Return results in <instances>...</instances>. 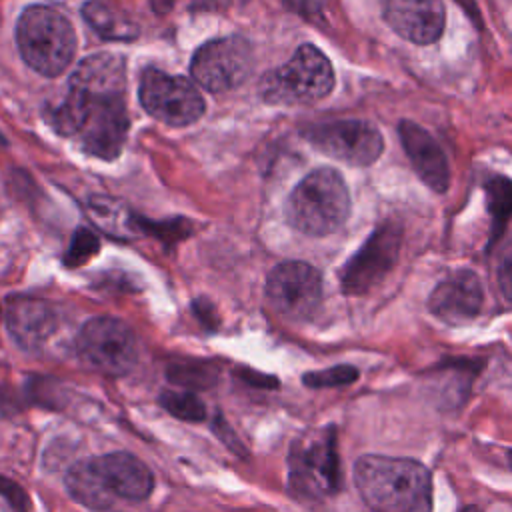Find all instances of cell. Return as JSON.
<instances>
[{"label": "cell", "mask_w": 512, "mask_h": 512, "mask_svg": "<svg viewBox=\"0 0 512 512\" xmlns=\"http://www.w3.org/2000/svg\"><path fill=\"white\" fill-rule=\"evenodd\" d=\"M54 128L74 138L86 152L112 160L128 134L126 70L114 54L82 60L70 76V88L52 112Z\"/></svg>", "instance_id": "1"}, {"label": "cell", "mask_w": 512, "mask_h": 512, "mask_svg": "<svg viewBox=\"0 0 512 512\" xmlns=\"http://www.w3.org/2000/svg\"><path fill=\"white\" fill-rule=\"evenodd\" d=\"M354 482L372 512H430L432 476L410 458L368 454L354 466Z\"/></svg>", "instance_id": "2"}, {"label": "cell", "mask_w": 512, "mask_h": 512, "mask_svg": "<svg viewBox=\"0 0 512 512\" xmlns=\"http://www.w3.org/2000/svg\"><path fill=\"white\" fill-rule=\"evenodd\" d=\"M154 480L148 466L128 452L84 458L66 474V490L86 508L104 510L114 498L144 500Z\"/></svg>", "instance_id": "3"}, {"label": "cell", "mask_w": 512, "mask_h": 512, "mask_svg": "<svg viewBox=\"0 0 512 512\" xmlns=\"http://www.w3.org/2000/svg\"><path fill=\"white\" fill-rule=\"evenodd\" d=\"M348 212L350 194L334 168H318L304 176L286 202L288 222L308 236L336 232L346 222Z\"/></svg>", "instance_id": "4"}, {"label": "cell", "mask_w": 512, "mask_h": 512, "mask_svg": "<svg viewBox=\"0 0 512 512\" xmlns=\"http://www.w3.org/2000/svg\"><path fill=\"white\" fill-rule=\"evenodd\" d=\"M16 44L32 70L44 76H58L72 62L76 36L68 18L58 10L30 6L18 20Z\"/></svg>", "instance_id": "5"}, {"label": "cell", "mask_w": 512, "mask_h": 512, "mask_svg": "<svg viewBox=\"0 0 512 512\" xmlns=\"http://www.w3.org/2000/svg\"><path fill=\"white\" fill-rule=\"evenodd\" d=\"M334 88L330 60L312 44H302L280 68L260 82V94L272 104H310L322 100Z\"/></svg>", "instance_id": "6"}, {"label": "cell", "mask_w": 512, "mask_h": 512, "mask_svg": "<svg viewBox=\"0 0 512 512\" xmlns=\"http://www.w3.org/2000/svg\"><path fill=\"white\" fill-rule=\"evenodd\" d=\"M340 462L332 428L298 440L290 452V484L306 498H324L340 488Z\"/></svg>", "instance_id": "7"}, {"label": "cell", "mask_w": 512, "mask_h": 512, "mask_svg": "<svg viewBox=\"0 0 512 512\" xmlns=\"http://www.w3.org/2000/svg\"><path fill=\"white\" fill-rule=\"evenodd\" d=\"M140 102L144 110L168 126H188L204 114V100L184 76L146 68L140 76Z\"/></svg>", "instance_id": "8"}, {"label": "cell", "mask_w": 512, "mask_h": 512, "mask_svg": "<svg viewBox=\"0 0 512 512\" xmlns=\"http://www.w3.org/2000/svg\"><path fill=\"white\" fill-rule=\"evenodd\" d=\"M76 348L90 368L112 376L126 374L138 358L134 332L110 316L88 320L78 334Z\"/></svg>", "instance_id": "9"}, {"label": "cell", "mask_w": 512, "mask_h": 512, "mask_svg": "<svg viewBox=\"0 0 512 512\" xmlns=\"http://www.w3.org/2000/svg\"><path fill=\"white\" fill-rule=\"evenodd\" d=\"M252 68V48L240 36L216 38L202 44L190 64L194 80L210 92H226L240 86Z\"/></svg>", "instance_id": "10"}, {"label": "cell", "mask_w": 512, "mask_h": 512, "mask_svg": "<svg viewBox=\"0 0 512 512\" xmlns=\"http://www.w3.org/2000/svg\"><path fill=\"white\" fill-rule=\"evenodd\" d=\"M266 296L284 318L308 320L322 300V276L308 262H280L268 274Z\"/></svg>", "instance_id": "11"}, {"label": "cell", "mask_w": 512, "mask_h": 512, "mask_svg": "<svg viewBox=\"0 0 512 512\" xmlns=\"http://www.w3.org/2000/svg\"><path fill=\"white\" fill-rule=\"evenodd\" d=\"M304 134L318 150L352 166L376 162L384 148L378 128L366 120H328L306 128Z\"/></svg>", "instance_id": "12"}, {"label": "cell", "mask_w": 512, "mask_h": 512, "mask_svg": "<svg viewBox=\"0 0 512 512\" xmlns=\"http://www.w3.org/2000/svg\"><path fill=\"white\" fill-rule=\"evenodd\" d=\"M402 232L394 222H384L362 248L346 262L340 274L342 290L346 294H366L394 268L400 254Z\"/></svg>", "instance_id": "13"}, {"label": "cell", "mask_w": 512, "mask_h": 512, "mask_svg": "<svg viewBox=\"0 0 512 512\" xmlns=\"http://www.w3.org/2000/svg\"><path fill=\"white\" fill-rule=\"evenodd\" d=\"M382 16L388 26L412 44H432L444 30L442 0H382Z\"/></svg>", "instance_id": "14"}, {"label": "cell", "mask_w": 512, "mask_h": 512, "mask_svg": "<svg viewBox=\"0 0 512 512\" xmlns=\"http://www.w3.org/2000/svg\"><path fill=\"white\" fill-rule=\"evenodd\" d=\"M430 312L448 322L462 324L478 316L482 308V284L472 270H456L444 278L428 298Z\"/></svg>", "instance_id": "15"}, {"label": "cell", "mask_w": 512, "mask_h": 512, "mask_svg": "<svg viewBox=\"0 0 512 512\" xmlns=\"http://www.w3.org/2000/svg\"><path fill=\"white\" fill-rule=\"evenodd\" d=\"M398 134L420 180L434 192H444L450 184V168L436 138L412 120H402Z\"/></svg>", "instance_id": "16"}, {"label": "cell", "mask_w": 512, "mask_h": 512, "mask_svg": "<svg viewBox=\"0 0 512 512\" xmlns=\"http://www.w3.org/2000/svg\"><path fill=\"white\" fill-rule=\"evenodd\" d=\"M6 324L18 346L26 350H36L54 332L56 314L52 306L44 300L16 296L8 302Z\"/></svg>", "instance_id": "17"}, {"label": "cell", "mask_w": 512, "mask_h": 512, "mask_svg": "<svg viewBox=\"0 0 512 512\" xmlns=\"http://www.w3.org/2000/svg\"><path fill=\"white\" fill-rule=\"evenodd\" d=\"M82 16L92 26V30L96 34H100L102 38L128 42L138 36L136 22L128 14L108 6L104 2H98V0L86 2L82 8Z\"/></svg>", "instance_id": "18"}, {"label": "cell", "mask_w": 512, "mask_h": 512, "mask_svg": "<svg viewBox=\"0 0 512 512\" xmlns=\"http://www.w3.org/2000/svg\"><path fill=\"white\" fill-rule=\"evenodd\" d=\"M88 210L92 218L110 234L124 236L128 232L132 234L140 232V226H138L140 216L126 212L124 206L112 198H92L88 204Z\"/></svg>", "instance_id": "19"}, {"label": "cell", "mask_w": 512, "mask_h": 512, "mask_svg": "<svg viewBox=\"0 0 512 512\" xmlns=\"http://www.w3.org/2000/svg\"><path fill=\"white\" fill-rule=\"evenodd\" d=\"M486 202L492 216V236H498L512 216V180L494 176L486 182Z\"/></svg>", "instance_id": "20"}, {"label": "cell", "mask_w": 512, "mask_h": 512, "mask_svg": "<svg viewBox=\"0 0 512 512\" xmlns=\"http://www.w3.org/2000/svg\"><path fill=\"white\" fill-rule=\"evenodd\" d=\"M160 404L176 418L188 420V422H198L204 420L206 408L202 400H198L190 392H162L160 394Z\"/></svg>", "instance_id": "21"}, {"label": "cell", "mask_w": 512, "mask_h": 512, "mask_svg": "<svg viewBox=\"0 0 512 512\" xmlns=\"http://www.w3.org/2000/svg\"><path fill=\"white\" fill-rule=\"evenodd\" d=\"M358 378V370L354 366H332L328 370L310 372L304 376V384L312 388H328V386H344Z\"/></svg>", "instance_id": "22"}, {"label": "cell", "mask_w": 512, "mask_h": 512, "mask_svg": "<svg viewBox=\"0 0 512 512\" xmlns=\"http://www.w3.org/2000/svg\"><path fill=\"white\" fill-rule=\"evenodd\" d=\"M98 248H100L98 238L90 230L78 228L72 242H70V248H68V254H66L64 260H66L68 266H80L86 260H90L98 252Z\"/></svg>", "instance_id": "23"}, {"label": "cell", "mask_w": 512, "mask_h": 512, "mask_svg": "<svg viewBox=\"0 0 512 512\" xmlns=\"http://www.w3.org/2000/svg\"><path fill=\"white\" fill-rule=\"evenodd\" d=\"M496 280H498L500 292L512 304V236L504 242V246H502V250L498 254Z\"/></svg>", "instance_id": "24"}, {"label": "cell", "mask_w": 512, "mask_h": 512, "mask_svg": "<svg viewBox=\"0 0 512 512\" xmlns=\"http://www.w3.org/2000/svg\"><path fill=\"white\" fill-rule=\"evenodd\" d=\"M0 494H4L6 500H10L16 512H26V494L18 484H14L12 480L0 478Z\"/></svg>", "instance_id": "25"}, {"label": "cell", "mask_w": 512, "mask_h": 512, "mask_svg": "<svg viewBox=\"0 0 512 512\" xmlns=\"http://www.w3.org/2000/svg\"><path fill=\"white\" fill-rule=\"evenodd\" d=\"M460 512H482L478 506H466V508H462Z\"/></svg>", "instance_id": "26"}]
</instances>
